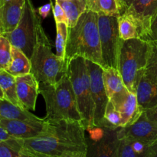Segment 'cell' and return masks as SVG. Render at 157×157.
Segmentation results:
<instances>
[{"mask_svg":"<svg viewBox=\"0 0 157 157\" xmlns=\"http://www.w3.org/2000/svg\"><path fill=\"white\" fill-rule=\"evenodd\" d=\"M44 132L31 139H17L22 150L49 157H85L86 128L82 121L47 119Z\"/></svg>","mask_w":157,"mask_h":157,"instance_id":"1","label":"cell"},{"mask_svg":"<svg viewBox=\"0 0 157 157\" xmlns=\"http://www.w3.org/2000/svg\"><path fill=\"white\" fill-rule=\"evenodd\" d=\"M45 118L31 120H1L0 125L15 139H31L40 136L45 128Z\"/></svg>","mask_w":157,"mask_h":157,"instance_id":"13","label":"cell"},{"mask_svg":"<svg viewBox=\"0 0 157 157\" xmlns=\"http://www.w3.org/2000/svg\"><path fill=\"white\" fill-rule=\"evenodd\" d=\"M150 146L135 140L121 139L118 157H147Z\"/></svg>","mask_w":157,"mask_h":157,"instance_id":"22","label":"cell"},{"mask_svg":"<svg viewBox=\"0 0 157 157\" xmlns=\"http://www.w3.org/2000/svg\"><path fill=\"white\" fill-rule=\"evenodd\" d=\"M150 42L140 38L124 40L120 52L118 71L127 88L135 94L141 73L145 69Z\"/></svg>","mask_w":157,"mask_h":157,"instance_id":"6","label":"cell"},{"mask_svg":"<svg viewBox=\"0 0 157 157\" xmlns=\"http://www.w3.org/2000/svg\"><path fill=\"white\" fill-rule=\"evenodd\" d=\"M157 41V12L152 20L150 31V41Z\"/></svg>","mask_w":157,"mask_h":157,"instance_id":"32","label":"cell"},{"mask_svg":"<svg viewBox=\"0 0 157 157\" xmlns=\"http://www.w3.org/2000/svg\"><path fill=\"white\" fill-rule=\"evenodd\" d=\"M101 125H106L112 127H122V119H121V113L110 100L106 107L104 122Z\"/></svg>","mask_w":157,"mask_h":157,"instance_id":"28","label":"cell"},{"mask_svg":"<svg viewBox=\"0 0 157 157\" xmlns=\"http://www.w3.org/2000/svg\"><path fill=\"white\" fill-rule=\"evenodd\" d=\"M64 9L69 28L76 25L78 18L86 10L84 0H57Z\"/></svg>","mask_w":157,"mask_h":157,"instance_id":"23","label":"cell"},{"mask_svg":"<svg viewBox=\"0 0 157 157\" xmlns=\"http://www.w3.org/2000/svg\"><path fill=\"white\" fill-rule=\"evenodd\" d=\"M0 157H22L21 146L17 139L0 142Z\"/></svg>","mask_w":157,"mask_h":157,"instance_id":"29","label":"cell"},{"mask_svg":"<svg viewBox=\"0 0 157 157\" xmlns=\"http://www.w3.org/2000/svg\"><path fill=\"white\" fill-rule=\"evenodd\" d=\"M0 87L4 94L5 99L10 101L15 105L22 107L17 95L15 77L10 75L6 70H1L0 71Z\"/></svg>","mask_w":157,"mask_h":157,"instance_id":"24","label":"cell"},{"mask_svg":"<svg viewBox=\"0 0 157 157\" xmlns=\"http://www.w3.org/2000/svg\"><path fill=\"white\" fill-rule=\"evenodd\" d=\"M84 1H86V0H84Z\"/></svg>","mask_w":157,"mask_h":157,"instance_id":"40","label":"cell"},{"mask_svg":"<svg viewBox=\"0 0 157 157\" xmlns=\"http://www.w3.org/2000/svg\"><path fill=\"white\" fill-rule=\"evenodd\" d=\"M12 138L14 137L10 136V135L7 133V131H6L5 129H3L2 127H1V125H0V142L9 140L12 139Z\"/></svg>","mask_w":157,"mask_h":157,"instance_id":"35","label":"cell"},{"mask_svg":"<svg viewBox=\"0 0 157 157\" xmlns=\"http://www.w3.org/2000/svg\"><path fill=\"white\" fill-rule=\"evenodd\" d=\"M0 99H5L4 94H3V92L2 90L1 87H0Z\"/></svg>","mask_w":157,"mask_h":157,"instance_id":"38","label":"cell"},{"mask_svg":"<svg viewBox=\"0 0 157 157\" xmlns=\"http://www.w3.org/2000/svg\"><path fill=\"white\" fill-rule=\"evenodd\" d=\"M30 61V73L39 83L55 84L67 73V61L53 53L50 39L44 29L40 33Z\"/></svg>","mask_w":157,"mask_h":157,"instance_id":"4","label":"cell"},{"mask_svg":"<svg viewBox=\"0 0 157 157\" xmlns=\"http://www.w3.org/2000/svg\"><path fill=\"white\" fill-rule=\"evenodd\" d=\"M147 157H157V142L150 146Z\"/></svg>","mask_w":157,"mask_h":157,"instance_id":"37","label":"cell"},{"mask_svg":"<svg viewBox=\"0 0 157 157\" xmlns=\"http://www.w3.org/2000/svg\"><path fill=\"white\" fill-rule=\"evenodd\" d=\"M40 94L45 102L47 119L82 121L75 92L66 73L56 84L39 83Z\"/></svg>","mask_w":157,"mask_h":157,"instance_id":"3","label":"cell"},{"mask_svg":"<svg viewBox=\"0 0 157 157\" xmlns=\"http://www.w3.org/2000/svg\"><path fill=\"white\" fill-rule=\"evenodd\" d=\"M68 25L66 23H56V55L61 58H65V48L68 36Z\"/></svg>","mask_w":157,"mask_h":157,"instance_id":"27","label":"cell"},{"mask_svg":"<svg viewBox=\"0 0 157 157\" xmlns=\"http://www.w3.org/2000/svg\"><path fill=\"white\" fill-rule=\"evenodd\" d=\"M150 52L144 75L157 85V41H150Z\"/></svg>","mask_w":157,"mask_h":157,"instance_id":"26","label":"cell"},{"mask_svg":"<svg viewBox=\"0 0 157 157\" xmlns=\"http://www.w3.org/2000/svg\"><path fill=\"white\" fill-rule=\"evenodd\" d=\"M86 9L98 15L120 16L117 0H86Z\"/></svg>","mask_w":157,"mask_h":157,"instance_id":"25","label":"cell"},{"mask_svg":"<svg viewBox=\"0 0 157 157\" xmlns=\"http://www.w3.org/2000/svg\"><path fill=\"white\" fill-rule=\"evenodd\" d=\"M41 18L37 14L32 0H25L22 14L12 32L2 34L11 44L24 52L31 59L40 33L43 30Z\"/></svg>","mask_w":157,"mask_h":157,"instance_id":"7","label":"cell"},{"mask_svg":"<svg viewBox=\"0 0 157 157\" xmlns=\"http://www.w3.org/2000/svg\"><path fill=\"white\" fill-rule=\"evenodd\" d=\"M118 25L123 40L140 38L149 41L150 35L144 25L135 17L128 14H122L118 17Z\"/></svg>","mask_w":157,"mask_h":157,"instance_id":"18","label":"cell"},{"mask_svg":"<svg viewBox=\"0 0 157 157\" xmlns=\"http://www.w3.org/2000/svg\"><path fill=\"white\" fill-rule=\"evenodd\" d=\"M135 94L143 110H150L157 106V85L144 75V70L138 81Z\"/></svg>","mask_w":157,"mask_h":157,"instance_id":"17","label":"cell"},{"mask_svg":"<svg viewBox=\"0 0 157 157\" xmlns=\"http://www.w3.org/2000/svg\"><path fill=\"white\" fill-rule=\"evenodd\" d=\"M38 117L28 110L15 105L6 99H0V121L1 120H31L39 121Z\"/></svg>","mask_w":157,"mask_h":157,"instance_id":"20","label":"cell"},{"mask_svg":"<svg viewBox=\"0 0 157 157\" xmlns=\"http://www.w3.org/2000/svg\"><path fill=\"white\" fill-rule=\"evenodd\" d=\"M21 153H22V157H49L44 156V155L39 154V153L27 151V150H22V149H21Z\"/></svg>","mask_w":157,"mask_h":157,"instance_id":"36","label":"cell"},{"mask_svg":"<svg viewBox=\"0 0 157 157\" xmlns=\"http://www.w3.org/2000/svg\"><path fill=\"white\" fill-rule=\"evenodd\" d=\"M85 157H86V156H85Z\"/></svg>","mask_w":157,"mask_h":157,"instance_id":"41","label":"cell"},{"mask_svg":"<svg viewBox=\"0 0 157 157\" xmlns=\"http://www.w3.org/2000/svg\"><path fill=\"white\" fill-rule=\"evenodd\" d=\"M67 74L70 78L78 110L86 130L94 126V104L91 94L90 75L86 59L76 56L67 61Z\"/></svg>","mask_w":157,"mask_h":157,"instance_id":"5","label":"cell"},{"mask_svg":"<svg viewBox=\"0 0 157 157\" xmlns=\"http://www.w3.org/2000/svg\"><path fill=\"white\" fill-rule=\"evenodd\" d=\"M52 7V2H51L50 3H47V4L44 5V6H41L38 9V13L39 14L40 16L42 18H45L48 15H49L51 9Z\"/></svg>","mask_w":157,"mask_h":157,"instance_id":"33","label":"cell"},{"mask_svg":"<svg viewBox=\"0 0 157 157\" xmlns=\"http://www.w3.org/2000/svg\"><path fill=\"white\" fill-rule=\"evenodd\" d=\"M146 113H147V117H148L150 119H151L152 121H156L157 122V106L156 107L153 109H150V110H145Z\"/></svg>","mask_w":157,"mask_h":157,"instance_id":"34","label":"cell"},{"mask_svg":"<svg viewBox=\"0 0 157 157\" xmlns=\"http://www.w3.org/2000/svg\"><path fill=\"white\" fill-rule=\"evenodd\" d=\"M3 34L2 32V25H1V21H0V36H2Z\"/></svg>","mask_w":157,"mask_h":157,"instance_id":"39","label":"cell"},{"mask_svg":"<svg viewBox=\"0 0 157 157\" xmlns=\"http://www.w3.org/2000/svg\"><path fill=\"white\" fill-rule=\"evenodd\" d=\"M76 56L97 63L104 67L98 29V15L86 9L76 25L68 28L65 48L67 61Z\"/></svg>","mask_w":157,"mask_h":157,"instance_id":"2","label":"cell"},{"mask_svg":"<svg viewBox=\"0 0 157 157\" xmlns=\"http://www.w3.org/2000/svg\"><path fill=\"white\" fill-rule=\"evenodd\" d=\"M25 0H0V21L3 34L15 29L22 14Z\"/></svg>","mask_w":157,"mask_h":157,"instance_id":"16","label":"cell"},{"mask_svg":"<svg viewBox=\"0 0 157 157\" xmlns=\"http://www.w3.org/2000/svg\"><path fill=\"white\" fill-rule=\"evenodd\" d=\"M53 15L55 23H66L67 24V18L64 9L57 0H55V5L53 7Z\"/></svg>","mask_w":157,"mask_h":157,"instance_id":"31","label":"cell"},{"mask_svg":"<svg viewBox=\"0 0 157 157\" xmlns=\"http://www.w3.org/2000/svg\"><path fill=\"white\" fill-rule=\"evenodd\" d=\"M90 75L91 94L94 104V126H101L104 122L106 107L109 98L103 80V67L97 63L86 59Z\"/></svg>","mask_w":157,"mask_h":157,"instance_id":"10","label":"cell"},{"mask_svg":"<svg viewBox=\"0 0 157 157\" xmlns=\"http://www.w3.org/2000/svg\"><path fill=\"white\" fill-rule=\"evenodd\" d=\"M12 47L10 41L4 35L0 36V71L6 70L12 59Z\"/></svg>","mask_w":157,"mask_h":157,"instance_id":"30","label":"cell"},{"mask_svg":"<svg viewBox=\"0 0 157 157\" xmlns=\"http://www.w3.org/2000/svg\"><path fill=\"white\" fill-rule=\"evenodd\" d=\"M98 29L104 67L117 69L120 52L124 41L120 35L118 17L98 15Z\"/></svg>","mask_w":157,"mask_h":157,"instance_id":"8","label":"cell"},{"mask_svg":"<svg viewBox=\"0 0 157 157\" xmlns=\"http://www.w3.org/2000/svg\"><path fill=\"white\" fill-rule=\"evenodd\" d=\"M32 68L31 61L18 48L12 47V59L6 71L14 77L29 74Z\"/></svg>","mask_w":157,"mask_h":157,"instance_id":"21","label":"cell"},{"mask_svg":"<svg viewBox=\"0 0 157 157\" xmlns=\"http://www.w3.org/2000/svg\"><path fill=\"white\" fill-rule=\"evenodd\" d=\"M103 80L109 100L127 89L119 71L114 67H103Z\"/></svg>","mask_w":157,"mask_h":157,"instance_id":"19","label":"cell"},{"mask_svg":"<svg viewBox=\"0 0 157 157\" xmlns=\"http://www.w3.org/2000/svg\"><path fill=\"white\" fill-rule=\"evenodd\" d=\"M117 2L120 15L128 14L137 18L150 35L152 20L157 12V0H117Z\"/></svg>","mask_w":157,"mask_h":157,"instance_id":"12","label":"cell"},{"mask_svg":"<svg viewBox=\"0 0 157 157\" xmlns=\"http://www.w3.org/2000/svg\"><path fill=\"white\" fill-rule=\"evenodd\" d=\"M121 128L101 125L86 130V157H118Z\"/></svg>","mask_w":157,"mask_h":157,"instance_id":"9","label":"cell"},{"mask_svg":"<svg viewBox=\"0 0 157 157\" xmlns=\"http://www.w3.org/2000/svg\"><path fill=\"white\" fill-rule=\"evenodd\" d=\"M110 101L121 113L122 127L132 124L144 111L138 104L136 94L128 89L110 98Z\"/></svg>","mask_w":157,"mask_h":157,"instance_id":"14","label":"cell"},{"mask_svg":"<svg viewBox=\"0 0 157 157\" xmlns=\"http://www.w3.org/2000/svg\"><path fill=\"white\" fill-rule=\"evenodd\" d=\"M17 95L24 109L35 110L37 98L40 94L39 82L32 73L15 77Z\"/></svg>","mask_w":157,"mask_h":157,"instance_id":"15","label":"cell"},{"mask_svg":"<svg viewBox=\"0 0 157 157\" xmlns=\"http://www.w3.org/2000/svg\"><path fill=\"white\" fill-rule=\"evenodd\" d=\"M119 137L135 140L151 146L157 142V122L150 119L144 110L132 124L121 127Z\"/></svg>","mask_w":157,"mask_h":157,"instance_id":"11","label":"cell"}]
</instances>
